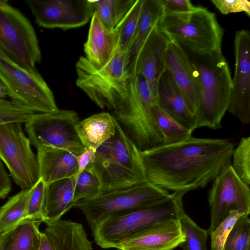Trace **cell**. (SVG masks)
<instances>
[{"mask_svg": "<svg viewBox=\"0 0 250 250\" xmlns=\"http://www.w3.org/2000/svg\"><path fill=\"white\" fill-rule=\"evenodd\" d=\"M125 18L114 29L111 30L105 27L97 13L94 12L87 39L84 44L85 57L94 66L102 67L113 56L118 46L120 33Z\"/></svg>", "mask_w": 250, "mask_h": 250, "instance_id": "cell-18", "label": "cell"}, {"mask_svg": "<svg viewBox=\"0 0 250 250\" xmlns=\"http://www.w3.org/2000/svg\"><path fill=\"white\" fill-rule=\"evenodd\" d=\"M91 242L88 239L81 224L74 222L73 250H92Z\"/></svg>", "mask_w": 250, "mask_h": 250, "instance_id": "cell-40", "label": "cell"}, {"mask_svg": "<svg viewBox=\"0 0 250 250\" xmlns=\"http://www.w3.org/2000/svg\"><path fill=\"white\" fill-rule=\"evenodd\" d=\"M39 250H55L52 244L43 232H42Z\"/></svg>", "mask_w": 250, "mask_h": 250, "instance_id": "cell-44", "label": "cell"}, {"mask_svg": "<svg viewBox=\"0 0 250 250\" xmlns=\"http://www.w3.org/2000/svg\"><path fill=\"white\" fill-rule=\"evenodd\" d=\"M165 69L170 73L194 115L199 105L198 88L183 52L177 43L171 41L165 54Z\"/></svg>", "mask_w": 250, "mask_h": 250, "instance_id": "cell-19", "label": "cell"}, {"mask_svg": "<svg viewBox=\"0 0 250 250\" xmlns=\"http://www.w3.org/2000/svg\"><path fill=\"white\" fill-rule=\"evenodd\" d=\"M34 113L18 103L0 98V124L10 122L24 124Z\"/></svg>", "mask_w": 250, "mask_h": 250, "instance_id": "cell-35", "label": "cell"}, {"mask_svg": "<svg viewBox=\"0 0 250 250\" xmlns=\"http://www.w3.org/2000/svg\"><path fill=\"white\" fill-rule=\"evenodd\" d=\"M0 48L20 67L37 71L42 54L30 21L8 1L0 0Z\"/></svg>", "mask_w": 250, "mask_h": 250, "instance_id": "cell-8", "label": "cell"}, {"mask_svg": "<svg viewBox=\"0 0 250 250\" xmlns=\"http://www.w3.org/2000/svg\"><path fill=\"white\" fill-rule=\"evenodd\" d=\"M164 14L160 0H144L138 25L128 54V69L130 77L135 76L140 52Z\"/></svg>", "mask_w": 250, "mask_h": 250, "instance_id": "cell-23", "label": "cell"}, {"mask_svg": "<svg viewBox=\"0 0 250 250\" xmlns=\"http://www.w3.org/2000/svg\"><path fill=\"white\" fill-rule=\"evenodd\" d=\"M184 195L172 192L151 205L107 218L92 229L95 242L102 248L118 249L121 244L157 222L178 219L184 209Z\"/></svg>", "mask_w": 250, "mask_h": 250, "instance_id": "cell-3", "label": "cell"}, {"mask_svg": "<svg viewBox=\"0 0 250 250\" xmlns=\"http://www.w3.org/2000/svg\"><path fill=\"white\" fill-rule=\"evenodd\" d=\"M170 194L169 191L146 182L77 201L92 229L111 216L154 204Z\"/></svg>", "mask_w": 250, "mask_h": 250, "instance_id": "cell-7", "label": "cell"}, {"mask_svg": "<svg viewBox=\"0 0 250 250\" xmlns=\"http://www.w3.org/2000/svg\"><path fill=\"white\" fill-rule=\"evenodd\" d=\"M22 123L0 124V159L21 189L35 185L40 178L37 155L31 142L23 132Z\"/></svg>", "mask_w": 250, "mask_h": 250, "instance_id": "cell-11", "label": "cell"}, {"mask_svg": "<svg viewBox=\"0 0 250 250\" xmlns=\"http://www.w3.org/2000/svg\"><path fill=\"white\" fill-rule=\"evenodd\" d=\"M235 68L227 110L244 124L250 122V32L237 31L234 39Z\"/></svg>", "mask_w": 250, "mask_h": 250, "instance_id": "cell-14", "label": "cell"}, {"mask_svg": "<svg viewBox=\"0 0 250 250\" xmlns=\"http://www.w3.org/2000/svg\"><path fill=\"white\" fill-rule=\"evenodd\" d=\"M13 229L0 232V250H8Z\"/></svg>", "mask_w": 250, "mask_h": 250, "instance_id": "cell-43", "label": "cell"}, {"mask_svg": "<svg viewBox=\"0 0 250 250\" xmlns=\"http://www.w3.org/2000/svg\"><path fill=\"white\" fill-rule=\"evenodd\" d=\"M156 104L192 132L196 129L194 114L170 73L166 69L158 81Z\"/></svg>", "mask_w": 250, "mask_h": 250, "instance_id": "cell-20", "label": "cell"}, {"mask_svg": "<svg viewBox=\"0 0 250 250\" xmlns=\"http://www.w3.org/2000/svg\"><path fill=\"white\" fill-rule=\"evenodd\" d=\"M39 175L45 184L78 174L76 155L58 148L42 147L37 149Z\"/></svg>", "mask_w": 250, "mask_h": 250, "instance_id": "cell-21", "label": "cell"}, {"mask_svg": "<svg viewBox=\"0 0 250 250\" xmlns=\"http://www.w3.org/2000/svg\"><path fill=\"white\" fill-rule=\"evenodd\" d=\"M32 187L11 197L0 208V232L14 229L26 220L28 200Z\"/></svg>", "mask_w": 250, "mask_h": 250, "instance_id": "cell-26", "label": "cell"}, {"mask_svg": "<svg viewBox=\"0 0 250 250\" xmlns=\"http://www.w3.org/2000/svg\"><path fill=\"white\" fill-rule=\"evenodd\" d=\"M144 0H136L125 17L121 29L118 47L122 51H128L138 25Z\"/></svg>", "mask_w": 250, "mask_h": 250, "instance_id": "cell-34", "label": "cell"}, {"mask_svg": "<svg viewBox=\"0 0 250 250\" xmlns=\"http://www.w3.org/2000/svg\"><path fill=\"white\" fill-rule=\"evenodd\" d=\"M211 2L223 14L245 12L250 16V2L247 0H211Z\"/></svg>", "mask_w": 250, "mask_h": 250, "instance_id": "cell-38", "label": "cell"}, {"mask_svg": "<svg viewBox=\"0 0 250 250\" xmlns=\"http://www.w3.org/2000/svg\"><path fill=\"white\" fill-rule=\"evenodd\" d=\"M152 113L154 122L163 136L161 145L181 142L192 135V132L155 104Z\"/></svg>", "mask_w": 250, "mask_h": 250, "instance_id": "cell-28", "label": "cell"}, {"mask_svg": "<svg viewBox=\"0 0 250 250\" xmlns=\"http://www.w3.org/2000/svg\"><path fill=\"white\" fill-rule=\"evenodd\" d=\"M77 175L45 184L43 212L44 223L60 220L74 207V193Z\"/></svg>", "mask_w": 250, "mask_h": 250, "instance_id": "cell-22", "label": "cell"}, {"mask_svg": "<svg viewBox=\"0 0 250 250\" xmlns=\"http://www.w3.org/2000/svg\"><path fill=\"white\" fill-rule=\"evenodd\" d=\"M231 166L238 176L250 185V137H242L232 154Z\"/></svg>", "mask_w": 250, "mask_h": 250, "instance_id": "cell-33", "label": "cell"}, {"mask_svg": "<svg viewBox=\"0 0 250 250\" xmlns=\"http://www.w3.org/2000/svg\"><path fill=\"white\" fill-rule=\"evenodd\" d=\"M136 0H100L90 1L100 20L107 28L114 29L128 14Z\"/></svg>", "mask_w": 250, "mask_h": 250, "instance_id": "cell-27", "label": "cell"}, {"mask_svg": "<svg viewBox=\"0 0 250 250\" xmlns=\"http://www.w3.org/2000/svg\"><path fill=\"white\" fill-rule=\"evenodd\" d=\"M169 40L156 27L150 33L139 54L135 76L145 77L156 104L159 80L165 70V54Z\"/></svg>", "mask_w": 250, "mask_h": 250, "instance_id": "cell-17", "label": "cell"}, {"mask_svg": "<svg viewBox=\"0 0 250 250\" xmlns=\"http://www.w3.org/2000/svg\"><path fill=\"white\" fill-rule=\"evenodd\" d=\"M233 142L192 135L174 144L140 152L146 181L168 191L186 194L205 188L231 165Z\"/></svg>", "mask_w": 250, "mask_h": 250, "instance_id": "cell-1", "label": "cell"}, {"mask_svg": "<svg viewBox=\"0 0 250 250\" xmlns=\"http://www.w3.org/2000/svg\"><path fill=\"white\" fill-rule=\"evenodd\" d=\"M42 222L25 220L12 231L8 250H39L42 232L39 225Z\"/></svg>", "mask_w": 250, "mask_h": 250, "instance_id": "cell-29", "label": "cell"}, {"mask_svg": "<svg viewBox=\"0 0 250 250\" xmlns=\"http://www.w3.org/2000/svg\"><path fill=\"white\" fill-rule=\"evenodd\" d=\"M45 184L41 178L32 186L30 192L26 213V220H32L44 222L43 212Z\"/></svg>", "mask_w": 250, "mask_h": 250, "instance_id": "cell-36", "label": "cell"}, {"mask_svg": "<svg viewBox=\"0 0 250 250\" xmlns=\"http://www.w3.org/2000/svg\"><path fill=\"white\" fill-rule=\"evenodd\" d=\"M157 27L170 41L202 50L221 48L224 35L215 14L200 6L188 13H164Z\"/></svg>", "mask_w": 250, "mask_h": 250, "instance_id": "cell-6", "label": "cell"}, {"mask_svg": "<svg viewBox=\"0 0 250 250\" xmlns=\"http://www.w3.org/2000/svg\"><path fill=\"white\" fill-rule=\"evenodd\" d=\"M96 152L93 149L86 148L84 152L80 155L76 156L79 171L77 176L80 174L91 163L95 161Z\"/></svg>", "mask_w": 250, "mask_h": 250, "instance_id": "cell-42", "label": "cell"}, {"mask_svg": "<svg viewBox=\"0 0 250 250\" xmlns=\"http://www.w3.org/2000/svg\"><path fill=\"white\" fill-rule=\"evenodd\" d=\"M128 50L118 46L109 62L100 68L94 66L83 56L76 64V84L100 108L116 110L126 98L130 75Z\"/></svg>", "mask_w": 250, "mask_h": 250, "instance_id": "cell-4", "label": "cell"}, {"mask_svg": "<svg viewBox=\"0 0 250 250\" xmlns=\"http://www.w3.org/2000/svg\"><path fill=\"white\" fill-rule=\"evenodd\" d=\"M185 237V241L179 246L183 250H208V233L199 227L183 209L178 217Z\"/></svg>", "mask_w": 250, "mask_h": 250, "instance_id": "cell-30", "label": "cell"}, {"mask_svg": "<svg viewBox=\"0 0 250 250\" xmlns=\"http://www.w3.org/2000/svg\"><path fill=\"white\" fill-rule=\"evenodd\" d=\"M208 194L210 235L232 211L249 215L250 186L238 176L231 165L225 168L213 181Z\"/></svg>", "mask_w": 250, "mask_h": 250, "instance_id": "cell-12", "label": "cell"}, {"mask_svg": "<svg viewBox=\"0 0 250 250\" xmlns=\"http://www.w3.org/2000/svg\"><path fill=\"white\" fill-rule=\"evenodd\" d=\"M176 43L188 62L199 90V105L194 115L196 128L221 127L232 89L230 72L221 49L202 50Z\"/></svg>", "mask_w": 250, "mask_h": 250, "instance_id": "cell-2", "label": "cell"}, {"mask_svg": "<svg viewBox=\"0 0 250 250\" xmlns=\"http://www.w3.org/2000/svg\"><path fill=\"white\" fill-rule=\"evenodd\" d=\"M115 134L112 137L114 159L121 166L135 174L142 182H147L141 151L115 119Z\"/></svg>", "mask_w": 250, "mask_h": 250, "instance_id": "cell-25", "label": "cell"}, {"mask_svg": "<svg viewBox=\"0 0 250 250\" xmlns=\"http://www.w3.org/2000/svg\"><path fill=\"white\" fill-rule=\"evenodd\" d=\"M80 119L78 113L69 110L53 113H35L26 122L25 130L31 144L42 147L61 148L77 156L86 148L76 130Z\"/></svg>", "mask_w": 250, "mask_h": 250, "instance_id": "cell-10", "label": "cell"}, {"mask_svg": "<svg viewBox=\"0 0 250 250\" xmlns=\"http://www.w3.org/2000/svg\"><path fill=\"white\" fill-rule=\"evenodd\" d=\"M243 215L231 211L210 234L211 250H222L225 241L238 218Z\"/></svg>", "mask_w": 250, "mask_h": 250, "instance_id": "cell-37", "label": "cell"}, {"mask_svg": "<svg viewBox=\"0 0 250 250\" xmlns=\"http://www.w3.org/2000/svg\"><path fill=\"white\" fill-rule=\"evenodd\" d=\"M25 2L36 24L48 29L81 27L94 12L90 0H26Z\"/></svg>", "mask_w": 250, "mask_h": 250, "instance_id": "cell-13", "label": "cell"}, {"mask_svg": "<svg viewBox=\"0 0 250 250\" xmlns=\"http://www.w3.org/2000/svg\"><path fill=\"white\" fill-rule=\"evenodd\" d=\"M164 13H184L194 10V6L189 0H160Z\"/></svg>", "mask_w": 250, "mask_h": 250, "instance_id": "cell-39", "label": "cell"}, {"mask_svg": "<svg viewBox=\"0 0 250 250\" xmlns=\"http://www.w3.org/2000/svg\"><path fill=\"white\" fill-rule=\"evenodd\" d=\"M11 189V179L5 170L2 162L0 159V199L5 198Z\"/></svg>", "mask_w": 250, "mask_h": 250, "instance_id": "cell-41", "label": "cell"}, {"mask_svg": "<svg viewBox=\"0 0 250 250\" xmlns=\"http://www.w3.org/2000/svg\"><path fill=\"white\" fill-rule=\"evenodd\" d=\"M90 165L101 182L99 195L143 183L135 174L115 160L112 138L96 150L95 161Z\"/></svg>", "mask_w": 250, "mask_h": 250, "instance_id": "cell-16", "label": "cell"}, {"mask_svg": "<svg viewBox=\"0 0 250 250\" xmlns=\"http://www.w3.org/2000/svg\"><path fill=\"white\" fill-rule=\"evenodd\" d=\"M185 240L178 219H167L141 230L121 244L120 250H173Z\"/></svg>", "mask_w": 250, "mask_h": 250, "instance_id": "cell-15", "label": "cell"}, {"mask_svg": "<svg viewBox=\"0 0 250 250\" xmlns=\"http://www.w3.org/2000/svg\"><path fill=\"white\" fill-rule=\"evenodd\" d=\"M222 250H250V219L243 215L237 220Z\"/></svg>", "mask_w": 250, "mask_h": 250, "instance_id": "cell-31", "label": "cell"}, {"mask_svg": "<svg viewBox=\"0 0 250 250\" xmlns=\"http://www.w3.org/2000/svg\"><path fill=\"white\" fill-rule=\"evenodd\" d=\"M101 187L100 179L90 164L77 176L74 193L75 202L98 196L100 194Z\"/></svg>", "mask_w": 250, "mask_h": 250, "instance_id": "cell-32", "label": "cell"}, {"mask_svg": "<svg viewBox=\"0 0 250 250\" xmlns=\"http://www.w3.org/2000/svg\"><path fill=\"white\" fill-rule=\"evenodd\" d=\"M156 104L144 76L130 77L127 94L112 116L140 151L161 145L163 136L153 119Z\"/></svg>", "mask_w": 250, "mask_h": 250, "instance_id": "cell-5", "label": "cell"}, {"mask_svg": "<svg viewBox=\"0 0 250 250\" xmlns=\"http://www.w3.org/2000/svg\"><path fill=\"white\" fill-rule=\"evenodd\" d=\"M78 136L86 148L96 150L112 138L115 131V119L108 112L93 114L77 124Z\"/></svg>", "mask_w": 250, "mask_h": 250, "instance_id": "cell-24", "label": "cell"}, {"mask_svg": "<svg viewBox=\"0 0 250 250\" xmlns=\"http://www.w3.org/2000/svg\"><path fill=\"white\" fill-rule=\"evenodd\" d=\"M0 80L11 100L34 112L53 113L59 110L52 90L40 73L20 67L0 48Z\"/></svg>", "mask_w": 250, "mask_h": 250, "instance_id": "cell-9", "label": "cell"}, {"mask_svg": "<svg viewBox=\"0 0 250 250\" xmlns=\"http://www.w3.org/2000/svg\"><path fill=\"white\" fill-rule=\"evenodd\" d=\"M7 96V93L6 87L2 82L0 80V98L5 99Z\"/></svg>", "mask_w": 250, "mask_h": 250, "instance_id": "cell-45", "label": "cell"}]
</instances>
